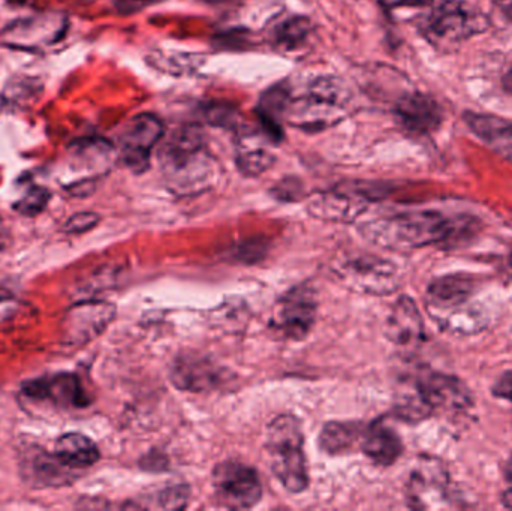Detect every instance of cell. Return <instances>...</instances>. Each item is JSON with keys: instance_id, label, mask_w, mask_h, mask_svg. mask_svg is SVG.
<instances>
[{"instance_id": "1", "label": "cell", "mask_w": 512, "mask_h": 511, "mask_svg": "<svg viewBox=\"0 0 512 511\" xmlns=\"http://www.w3.org/2000/svg\"><path fill=\"white\" fill-rule=\"evenodd\" d=\"M477 227L471 218H447L438 212H409L367 222L361 233L373 245L393 251L448 245Z\"/></svg>"}, {"instance_id": "2", "label": "cell", "mask_w": 512, "mask_h": 511, "mask_svg": "<svg viewBox=\"0 0 512 511\" xmlns=\"http://www.w3.org/2000/svg\"><path fill=\"white\" fill-rule=\"evenodd\" d=\"M159 164L171 191L183 195L209 188L216 170L207 152L206 135L198 125L174 131L159 150Z\"/></svg>"}, {"instance_id": "3", "label": "cell", "mask_w": 512, "mask_h": 511, "mask_svg": "<svg viewBox=\"0 0 512 511\" xmlns=\"http://www.w3.org/2000/svg\"><path fill=\"white\" fill-rule=\"evenodd\" d=\"M264 450L271 471L286 491L292 494L306 491L309 471L303 429L297 417H276L265 431Z\"/></svg>"}, {"instance_id": "4", "label": "cell", "mask_w": 512, "mask_h": 511, "mask_svg": "<svg viewBox=\"0 0 512 511\" xmlns=\"http://www.w3.org/2000/svg\"><path fill=\"white\" fill-rule=\"evenodd\" d=\"M487 18L483 12L462 0H445L433 9L427 18L430 38L441 44L451 45L465 41L487 29Z\"/></svg>"}, {"instance_id": "5", "label": "cell", "mask_w": 512, "mask_h": 511, "mask_svg": "<svg viewBox=\"0 0 512 511\" xmlns=\"http://www.w3.org/2000/svg\"><path fill=\"white\" fill-rule=\"evenodd\" d=\"M212 485L219 503L228 509H252L262 497L258 473L242 462L227 461L216 465Z\"/></svg>"}, {"instance_id": "6", "label": "cell", "mask_w": 512, "mask_h": 511, "mask_svg": "<svg viewBox=\"0 0 512 511\" xmlns=\"http://www.w3.org/2000/svg\"><path fill=\"white\" fill-rule=\"evenodd\" d=\"M408 501L412 509H448L451 504L450 477L444 464L435 458H421L408 482Z\"/></svg>"}, {"instance_id": "7", "label": "cell", "mask_w": 512, "mask_h": 511, "mask_svg": "<svg viewBox=\"0 0 512 511\" xmlns=\"http://www.w3.org/2000/svg\"><path fill=\"white\" fill-rule=\"evenodd\" d=\"M164 135V123L152 113L138 114L120 134V156L135 173L149 167L150 155Z\"/></svg>"}, {"instance_id": "8", "label": "cell", "mask_w": 512, "mask_h": 511, "mask_svg": "<svg viewBox=\"0 0 512 511\" xmlns=\"http://www.w3.org/2000/svg\"><path fill=\"white\" fill-rule=\"evenodd\" d=\"M316 320V300L306 287L294 288L277 302L273 326L280 335L292 341L306 338Z\"/></svg>"}, {"instance_id": "9", "label": "cell", "mask_w": 512, "mask_h": 511, "mask_svg": "<svg viewBox=\"0 0 512 511\" xmlns=\"http://www.w3.org/2000/svg\"><path fill=\"white\" fill-rule=\"evenodd\" d=\"M114 315V305L99 300L71 306L62 321L63 341L69 345L89 344L110 326Z\"/></svg>"}, {"instance_id": "10", "label": "cell", "mask_w": 512, "mask_h": 511, "mask_svg": "<svg viewBox=\"0 0 512 511\" xmlns=\"http://www.w3.org/2000/svg\"><path fill=\"white\" fill-rule=\"evenodd\" d=\"M417 380L432 413H466L474 404L471 392L459 378L438 372H426L417 375Z\"/></svg>"}, {"instance_id": "11", "label": "cell", "mask_w": 512, "mask_h": 511, "mask_svg": "<svg viewBox=\"0 0 512 511\" xmlns=\"http://www.w3.org/2000/svg\"><path fill=\"white\" fill-rule=\"evenodd\" d=\"M21 390L30 399L54 402L60 407L81 408L89 405V398L81 386L80 378L71 372H60V374L26 381L21 386Z\"/></svg>"}, {"instance_id": "12", "label": "cell", "mask_w": 512, "mask_h": 511, "mask_svg": "<svg viewBox=\"0 0 512 511\" xmlns=\"http://www.w3.org/2000/svg\"><path fill=\"white\" fill-rule=\"evenodd\" d=\"M340 278L364 293H391L396 288V269L379 258H352L340 266Z\"/></svg>"}, {"instance_id": "13", "label": "cell", "mask_w": 512, "mask_h": 511, "mask_svg": "<svg viewBox=\"0 0 512 511\" xmlns=\"http://www.w3.org/2000/svg\"><path fill=\"white\" fill-rule=\"evenodd\" d=\"M475 281L471 276L450 275L436 279L427 290L426 306L430 317L438 321L453 309L471 302Z\"/></svg>"}, {"instance_id": "14", "label": "cell", "mask_w": 512, "mask_h": 511, "mask_svg": "<svg viewBox=\"0 0 512 511\" xmlns=\"http://www.w3.org/2000/svg\"><path fill=\"white\" fill-rule=\"evenodd\" d=\"M369 197L361 191H331L310 200L309 213L322 221L352 222L366 210Z\"/></svg>"}, {"instance_id": "15", "label": "cell", "mask_w": 512, "mask_h": 511, "mask_svg": "<svg viewBox=\"0 0 512 511\" xmlns=\"http://www.w3.org/2000/svg\"><path fill=\"white\" fill-rule=\"evenodd\" d=\"M396 114L400 123L415 134H430L442 122L438 102L423 93H406L397 101Z\"/></svg>"}, {"instance_id": "16", "label": "cell", "mask_w": 512, "mask_h": 511, "mask_svg": "<svg viewBox=\"0 0 512 511\" xmlns=\"http://www.w3.org/2000/svg\"><path fill=\"white\" fill-rule=\"evenodd\" d=\"M387 336L393 344L414 348L424 339V324L417 306L409 297L394 303L387 321Z\"/></svg>"}, {"instance_id": "17", "label": "cell", "mask_w": 512, "mask_h": 511, "mask_svg": "<svg viewBox=\"0 0 512 511\" xmlns=\"http://www.w3.org/2000/svg\"><path fill=\"white\" fill-rule=\"evenodd\" d=\"M343 107L331 104L313 95L304 96L292 102L286 114L292 125L306 131H321L328 126L336 125L342 120Z\"/></svg>"}, {"instance_id": "18", "label": "cell", "mask_w": 512, "mask_h": 511, "mask_svg": "<svg viewBox=\"0 0 512 511\" xmlns=\"http://www.w3.org/2000/svg\"><path fill=\"white\" fill-rule=\"evenodd\" d=\"M361 447L364 455L381 467H390L403 453L399 435L384 422H375L366 428L361 438Z\"/></svg>"}, {"instance_id": "19", "label": "cell", "mask_w": 512, "mask_h": 511, "mask_svg": "<svg viewBox=\"0 0 512 511\" xmlns=\"http://www.w3.org/2000/svg\"><path fill=\"white\" fill-rule=\"evenodd\" d=\"M171 378H173L171 381L180 389L206 390L218 384L222 375L209 360L185 356L177 360L171 372Z\"/></svg>"}, {"instance_id": "20", "label": "cell", "mask_w": 512, "mask_h": 511, "mask_svg": "<svg viewBox=\"0 0 512 511\" xmlns=\"http://www.w3.org/2000/svg\"><path fill=\"white\" fill-rule=\"evenodd\" d=\"M56 456L71 470L93 467L101 458L98 446L86 435L69 432L56 443Z\"/></svg>"}, {"instance_id": "21", "label": "cell", "mask_w": 512, "mask_h": 511, "mask_svg": "<svg viewBox=\"0 0 512 511\" xmlns=\"http://www.w3.org/2000/svg\"><path fill=\"white\" fill-rule=\"evenodd\" d=\"M363 432L357 423H327L319 437V446L328 455H345L361 441Z\"/></svg>"}, {"instance_id": "22", "label": "cell", "mask_w": 512, "mask_h": 511, "mask_svg": "<svg viewBox=\"0 0 512 511\" xmlns=\"http://www.w3.org/2000/svg\"><path fill=\"white\" fill-rule=\"evenodd\" d=\"M288 107V95L280 87L265 93L261 104H259V117L267 128L268 134L276 140H279L280 134H282L280 120H282V116H285Z\"/></svg>"}, {"instance_id": "23", "label": "cell", "mask_w": 512, "mask_h": 511, "mask_svg": "<svg viewBox=\"0 0 512 511\" xmlns=\"http://www.w3.org/2000/svg\"><path fill=\"white\" fill-rule=\"evenodd\" d=\"M274 161L276 158L270 150L251 143L249 140H243L237 150V167H239L240 173L248 177L261 176L268 168H271Z\"/></svg>"}, {"instance_id": "24", "label": "cell", "mask_w": 512, "mask_h": 511, "mask_svg": "<svg viewBox=\"0 0 512 511\" xmlns=\"http://www.w3.org/2000/svg\"><path fill=\"white\" fill-rule=\"evenodd\" d=\"M312 32V23L304 17H292L283 21L276 30V41L283 48H297L304 44Z\"/></svg>"}, {"instance_id": "25", "label": "cell", "mask_w": 512, "mask_h": 511, "mask_svg": "<svg viewBox=\"0 0 512 511\" xmlns=\"http://www.w3.org/2000/svg\"><path fill=\"white\" fill-rule=\"evenodd\" d=\"M51 194L44 186H32L27 189L26 194L14 204L15 212L24 216H36L47 209L50 203Z\"/></svg>"}, {"instance_id": "26", "label": "cell", "mask_w": 512, "mask_h": 511, "mask_svg": "<svg viewBox=\"0 0 512 511\" xmlns=\"http://www.w3.org/2000/svg\"><path fill=\"white\" fill-rule=\"evenodd\" d=\"M99 219H101L99 215L93 212L77 213V215L71 216V218L66 221L63 231L68 234L87 233V231L92 230V228L98 225Z\"/></svg>"}, {"instance_id": "27", "label": "cell", "mask_w": 512, "mask_h": 511, "mask_svg": "<svg viewBox=\"0 0 512 511\" xmlns=\"http://www.w3.org/2000/svg\"><path fill=\"white\" fill-rule=\"evenodd\" d=\"M159 507L162 509H183L186 506V489L183 486L179 488L168 489L159 495Z\"/></svg>"}, {"instance_id": "28", "label": "cell", "mask_w": 512, "mask_h": 511, "mask_svg": "<svg viewBox=\"0 0 512 511\" xmlns=\"http://www.w3.org/2000/svg\"><path fill=\"white\" fill-rule=\"evenodd\" d=\"M493 395L499 399L512 402V371L505 372L495 386H493Z\"/></svg>"}, {"instance_id": "29", "label": "cell", "mask_w": 512, "mask_h": 511, "mask_svg": "<svg viewBox=\"0 0 512 511\" xmlns=\"http://www.w3.org/2000/svg\"><path fill=\"white\" fill-rule=\"evenodd\" d=\"M155 2L156 0H116L114 5H116L117 12H120V14L131 15Z\"/></svg>"}, {"instance_id": "30", "label": "cell", "mask_w": 512, "mask_h": 511, "mask_svg": "<svg viewBox=\"0 0 512 511\" xmlns=\"http://www.w3.org/2000/svg\"><path fill=\"white\" fill-rule=\"evenodd\" d=\"M505 482H507V489L502 494V503L508 509H512V456L505 467Z\"/></svg>"}, {"instance_id": "31", "label": "cell", "mask_w": 512, "mask_h": 511, "mask_svg": "<svg viewBox=\"0 0 512 511\" xmlns=\"http://www.w3.org/2000/svg\"><path fill=\"white\" fill-rule=\"evenodd\" d=\"M388 8H399V6H421L427 5L432 0H381Z\"/></svg>"}, {"instance_id": "32", "label": "cell", "mask_w": 512, "mask_h": 511, "mask_svg": "<svg viewBox=\"0 0 512 511\" xmlns=\"http://www.w3.org/2000/svg\"><path fill=\"white\" fill-rule=\"evenodd\" d=\"M9 246V231L8 228L3 224L2 218H0V251L8 248Z\"/></svg>"}, {"instance_id": "33", "label": "cell", "mask_w": 512, "mask_h": 511, "mask_svg": "<svg viewBox=\"0 0 512 511\" xmlns=\"http://www.w3.org/2000/svg\"><path fill=\"white\" fill-rule=\"evenodd\" d=\"M496 5L512 20V0H495Z\"/></svg>"}, {"instance_id": "34", "label": "cell", "mask_w": 512, "mask_h": 511, "mask_svg": "<svg viewBox=\"0 0 512 511\" xmlns=\"http://www.w3.org/2000/svg\"><path fill=\"white\" fill-rule=\"evenodd\" d=\"M502 84H504V89L507 90L508 93L512 95V66L508 69L507 74L504 75V80H502Z\"/></svg>"}, {"instance_id": "35", "label": "cell", "mask_w": 512, "mask_h": 511, "mask_svg": "<svg viewBox=\"0 0 512 511\" xmlns=\"http://www.w3.org/2000/svg\"><path fill=\"white\" fill-rule=\"evenodd\" d=\"M508 264H510V270H511V275H512V252L510 255V260H508Z\"/></svg>"}]
</instances>
